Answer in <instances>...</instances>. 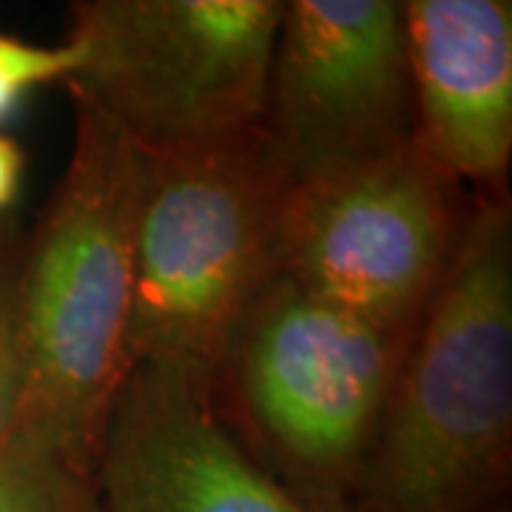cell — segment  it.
I'll return each instance as SVG.
<instances>
[{"label":"cell","instance_id":"5bb4252c","mask_svg":"<svg viewBox=\"0 0 512 512\" xmlns=\"http://www.w3.org/2000/svg\"><path fill=\"white\" fill-rule=\"evenodd\" d=\"M484 512H507V510H498V507H490V510H484Z\"/></svg>","mask_w":512,"mask_h":512},{"label":"cell","instance_id":"30bf717a","mask_svg":"<svg viewBox=\"0 0 512 512\" xmlns=\"http://www.w3.org/2000/svg\"><path fill=\"white\" fill-rule=\"evenodd\" d=\"M0 512H103L94 470L35 421L0 447Z\"/></svg>","mask_w":512,"mask_h":512},{"label":"cell","instance_id":"7c38bea8","mask_svg":"<svg viewBox=\"0 0 512 512\" xmlns=\"http://www.w3.org/2000/svg\"><path fill=\"white\" fill-rule=\"evenodd\" d=\"M77 72L72 43H32L0 32V126L9 123L26 97L46 86H66Z\"/></svg>","mask_w":512,"mask_h":512},{"label":"cell","instance_id":"8992f818","mask_svg":"<svg viewBox=\"0 0 512 512\" xmlns=\"http://www.w3.org/2000/svg\"><path fill=\"white\" fill-rule=\"evenodd\" d=\"M470 200L416 140L293 185L279 274L382 328L413 330L456 256Z\"/></svg>","mask_w":512,"mask_h":512},{"label":"cell","instance_id":"52a82bcc","mask_svg":"<svg viewBox=\"0 0 512 512\" xmlns=\"http://www.w3.org/2000/svg\"><path fill=\"white\" fill-rule=\"evenodd\" d=\"M259 128L296 185L410 146L402 0H285Z\"/></svg>","mask_w":512,"mask_h":512},{"label":"cell","instance_id":"9c48e42d","mask_svg":"<svg viewBox=\"0 0 512 512\" xmlns=\"http://www.w3.org/2000/svg\"><path fill=\"white\" fill-rule=\"evenodd\" d=\"M416 146L473 194H507L510 0H402Z\"/></svg>","mask_w":512,"mask_h":512},{"label":"cell","instance_id":"3957f363","mask_svg":"<svg viewBox=\"0 0 512 512\" xmlns=\"http://www.w3.org/2000/svg\"><path fill=\"white\" fill-rule=\"evenodd\" d=\"M413 330L276 274L225 336L205 393L222 424L319 512H353Z\"/></svg>","mask_w":512,"mask_h":512},{"label":"cell","instance_id":"277c9868","mask_svg":"<svg viewBox=\"0 0 512 512\" xmlns=\"http://www.w3.org/2000/svg\"><path fill=\"white\" fill-rule=\"evenodd\" d=\"M293 180L256 128L220 146L146 157L128 356L205 387L225 336L279 274Z\"/></svg>","mask_w":512,"mask_h":512},{"label":"cell","instance_id":"6da1fadb","mask_svg":"<svg viewBox=\"0 0 512 512\" xmlns=\"http://www.w3.org/2000/svg\"><path fill=\"white\" fill-rule=\"evenodd\" d=\"M512 456V205L473 194L421 313L353 512H484Z\"/></svg>","mask_w":512,"mask_h":512},{"label":"cell","instance_id":"8fae6325","mask_svg":"<svg viewBox=\"0 0 512 512\" xmlns=\"http://www.w3.org/2000/svg\"><path fill=\"white\" fill-rule=\"evenodd\" d=\"M26 231L0 222V447L15 433L26 404V348L20 325V268Z\"/></svg>","mask_w":512,"mask_h":512},{"label":"cell","instance_id":"7a4b0ae2","mask_svg":"<svg viewBox=\"0 0 512 512\" xmlns=\"http://www.w3.org/2000/svg\"><path fill=\"white\" fill-rule=\"evenodd\" d=\"M143 188L146 157L74 100L69 160L23 242V421L46 427L92 470L111 404L131 370Z\"/></svg>","mask_w":512,"mask_h":512},{"label":"cell","instance_id":"4fadbf2b","mask_svg":"<svg viewBox=\"0 0 512 512\" xmlns=\"http://www.w3.org/2000/svg\"><path fill=\"white\" fill-rule=\"evenodd\" d=\"M26 180V151L15 137L0 131V222L20 200V188Z\"/></svg>","mask_w":512,"mask_h":512},{"label":"cell","instance_id":"ba28073f","mask_svg":"<svg viewBox=\"0 0 512 512\" xmlns=\"http://www.w3.org/2000/svg\"><path fill=\"white\" fill-rule=\"evenodd\" d=\"M103 512H319L256 461L194 376L134 365L94 458Z\"/></svg>","mask_w":512,"mask_h":512},{"label":"cell","instance_id":"5b68a950","mask_svg":"<svg viewBox=\"0 0 512 512\" xmlns=\"http://www.w3.org/2000/svg\"><path fill=\"white\" fill-rule=\"evenodd\" d=\"M285 0H74L63 86L143 157L220 146L262 126Z\"/></svg>","mask_w":512,"mask_h":512}]
</instances>
